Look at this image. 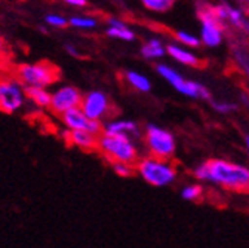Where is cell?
I'll list each match as a JSON object with an SVG mask.
<instances>
[{"mask_svg": "<svg viewBox=\"0 0 249 248\" xmlns=\"http://www.w3.org/2000/svg\"><path fill=\"white\" fill-rule=\"evenodd\" d=\"M197 180L212 183L227 191L249 192V168L226 159H211L195 168Z\"/></svg>", "mask_w": 249, "mask_h": 248, "instance_id": "6da1fadb", "label": "cell"}, {"mask_svg": "<svg viewBox=\"0 0 249 248\" xmlns=\"http://www.w3.org/2000/svg\"><path fill=\"white\" fill-rule=\"evenodd\" d=\"M97 149L113 164L134 165L138 161V149L131 137L103 134L98 137Z\"/></svg>", "mask_w": 249, "mask_h": 248, "instance_id": "7a4b0ae2", "label": "cell"}, {"mask_svg": "<svg viewBox=\"0 0 249 248\" xmlns=\"http://www.w3.org/2000/svg\"><path fill=\"white\" fill-rule=\"evenodd\" d=\"M138 175L154 188H166L177 180L175 167L166 159L158 158H144L137 162Z\"/></svg>", "mask_w": 249, "mask_h": 248, "instance_id": "3957f363", "label": "cell"}, {"mask_svg": "<svg viewBox=\"0 0 249 248\" xmlns=\"http://www.w3.org/2000/svg\"><path fill=\"white\" fill-rule=\"evenodd\" d=\"M17 77L25 88H49L59 77V70L52 63H24L17 69Z\"/></svg>", "mask_w": 249, "mask_h": 248, "instance_id": "277c9868", "label": "cell"}, {"mask_svg": "<svg viewBox=\"0 0 249 248\" xmlns=\"http://www.w3.org/2000/svg\"><path fill=\"white\" fill-rule=\"evenodd\" d=\"M156 70H158V73L162 79H165L175 91H178L179 94H182L184 97L202 98V100L211 98V92L205 85L195 82V80H190V79H185L174 67H171L168 64H158Z\"/></svg>", "mask_w": 249, "mask_h": 248, "instance_id": "5b68a950", "label": "cell"}, {"mask_svg": "<svg viewBox=\"0 0 249 248\" xmlns=\"http://www.w3.org/2000/svg\"><path fill=\"white\" fill-rule=\"evenodd\" d=\"M145 146L153 158L169 161L177 150V141L172 133L150 123L145 128Z\"/></svg>", "mask_w": 249, "mask_h": 248, "instance_id": "8992f818", "label": "cell"}, {"mask_svg": "<svg viewBox=\"0 0 249 248\" xmlns=\"http://www.w3.org/2000/svg\"><path fill=\"white\" fill-rule=\"evenodd\" d=\"M200 42L208 48H218L224 40V24L216 18L213 5L202 3L199 6Z\"/></svg>", "mask_w": 249, "mask_h": 248, "instance_id": "52a82bcc", "label": "cell"}, {"mask_svg": "<svg viewBox=\"0 0 249 248\" xmlns=\"http://www.w3.org/2000/svg\"><path fill=\"white\" fill-rule=\"evenodd\" d=\"M25 86L18 77H0V110L12 114L25 104Z\"/></svg>", "mask_w": 249, "mask_h": 248, "instance_id": "ba28073f", "label": "cell"}, {"mask_svg": "<svg viewBox=\"0 0 249 248\" xmlns=\"http://www.w3.org/2000/svg\"><path fill=\"white\" fill-rule=\"evenodd\" d=\"M83 100L82 92L71 85H62L52 92L51 100V110L56 114H64L69 110L80 107Z\"/></svg>", "mask_w": 249, "mask_h": 248, "instance_id": "9c48e42d", "label": "cell"}, {"mask_svg": "<svg viewBox=\"0 0 249 248\" xmlns=\"http://www.w3.org/2000/svg\"><path fill=\"white\" fill-rule=\"evenodd\" d=\"M82 112L86 114L90 120H98L101 122L106 116L110 114L111 103L106 92L103 91H90L83 97L80 104Z\"/></svg>", "mask_w": 249, "mask_h": 248, "instance_id": "30bf717a", "label": "cell"}, {"mask_svg": "<svg viewBox=\"0 0 249 248\" xmlns=\"http://www.w3.org/2000/svg\"><path fill=\"white\" fill-rule=\"evenodd\" d=\"M61 120L69 131H89L90 134L97 135V137L103 131L101 122L88 119L80 107L69 110L64 114H61Z\"/></svg>", "mask_w": 249, "mask_h": 248, "instance_id": "8fae6325", "label": "cell"}, {"mask_svg": "<svg viewBox=\"0 0 249 248\" xmlns=\"http://www.w3.org/2000/svg\"><path fill=\"white\" fill-rule=\"evenodd\" d=\"M215 12H216V17L220 19L223 24H229L234 28H240L243 30L245 24H246V17H245V12L237 8V6H233L227 2H223V3H218L215 5Z\"/></svg>", "mask_w": 249, "mask_h": 248, "instance_id": "7c38bea8", "label": "cell"}, {"mask_svg": "<svg viewBox=\"0 0 249 248\" xmlns=\"http://www.w3.org/2000/svg\"><path fill=\"white\" fill-rule=\"evenodd\" d=\"M104 134L110 135H124V137H140V127L138 123L129 119H114L107 122L103 127Z\"/></svg>", "mask_w": 249, "mask_h": 248, "instance_id": "4fadbf2b", "label": "cell"}, {"mask_svg": "<svg viewBox=\"0 0 249 248\" xmlns=\"http://www.w3.org/2000/svg\"><path fill=\"white\" fill-rule=\"evenodd\" d=\"M106 35L111 39L122 40V42H132L135 40V32L128 27V24L122 21L120 18L110 17L107 19V27H106Z\"/></svg>", "mask_w": 249, "mask_h": 248, "instance_id": "5bb4252c", "label": "cell"}, {"mask_svg": "<svg viewBox=\"0 0 249 248\" xmlns=\"http://www.w3.org/2000/svg\"><path fill=\"white\" fill-rule=\"evenodd\" d=\"M166 54L175 59L177 63L187 66V67H199L200 66V58L192 51V49H187L184 46H181L179 43H169L166 45Z\"/></svg>", "mask_w": 249, "mask_h": 248, "instance_id": "9a60e30c", "label": "cell"}, {"mask_svg": "<svg viewBox=\"0 0 249 248\" xmlns=\"http://www.w3.org/2000/svg\"><path fill=\"white\" fill-rule=\"evenodd\" d=\"M66 135L69 137V141L82 149V150H93L97 147L98 137L90 134L89 131H69L66 130Z\"/></svg>", "mask_w": 249, "mask_h": 248, "instance_id": "2e32d148", "label": "cell"}, {"mask_svg": "<svg viewBox=\"0 0 249 248\" xmlns=\"http://www.w3.org/2000/svg\"><path fill=\"white\" fill-rule=\"evenodd\" d=\"M140 54L142 55V58H145L148 61L159 59L166 55V45L158 38H151L141 46Z\"/></svg>", "mask_w": 249, "mask_h": 248, "instance_id": "e0dca14e", "label": "cell"}, {"mask_svg": "<svg viewBox=\"0 0 249 248\" xmlns=\"http://www.w3.org/2000/svg\"><path fill=\"white\" fill-rule=\"evenodd\" d=\"M25 95H27V100H30L35 106L40 109L51 107L52 92H49L48 88H25Z\"/></svg>", "mask_w": 249, "mask_h": 248, "instance_id": "ac0fdd59", "label": "cell"}, {"mask_svg": "<svg viewBox=\"0 0 249 248\" xmlns=\"http://www.w3.org/2000/svg\"><path fill=\"white\" fill-rule=\"evenodd\" d=\"M123 76H124V80H126V83L131 88H134L135 91L142 92V94L151 91V80L145 75L138 73L135 70H126Z\"/></svg>", "mask_w": 249, "mask_h": 248, "instance_id": "d6986e66", "label": "cell"}, {"mask_svg": "<svg viewBox=\"0 0 249 248\" xmlns=\"http://www.w3.org/2000/svg\"><path fill=\"white\" fill-rule=\"evenodd\" d=\"M69 25L76 30H82V32H89V30L98 27V18L90 15H73L69 18Z\"/></svg>", "mask_w": 249, "mask_h": 248, "instance_id": "ffe728a7", "label": "cell"}, {"mask_svg": "<svg viewBox=\"0 0 249 248\" xmlns=\"http://www.w3.org/2000/svg\"><path fill=\"white\" fill-rule=\"evenodd\" d=\"M141 5L154 14H165L171 11V8L175 5L177 0H140Z\"/></svg>", "mask_w": 249, "mask_h": 248, "instance_id": "44dd1931", "label": "cell"}, {"mask_svg": "<svg viewBox=\"0 0 249 248\" xmlns=\"http://www.w3.org/2000/svg\"><path fill=\"white\" fill-rule=\"evenodd\" d=\"M175 39L181 46H189V49H195L200 46V38L193 35L192 32H185V30H178L175 33Z\"/></svg>", "mask_w": 249, "mask_h": 248, "instance_id": "7402d4cb", "label": "cell"}, {"mask_svg": "<svg viewBox=\"0 0 249 248\" xmlns=\"http://www.w3.org/2000/svg\"><path fill=\"white\" fill-rule=\"evenodd\" d=\"M233 57L236 61V66L249 79V52L240 46H234L233 48Z\"/></svg>", "mask_w": 249, "mask_h": 248, "instance_id": "603a6c76", "label": "cell"}, {"mask_svg": "<svg viewBox=\"0 0 249 248\" xmlns=\"http://www.w3.org/2000/svg\"><path fill=\"white\" fill-rule=\"evenodd\" d=\"M202 186L200 184H187L181 189L179 195L184 201H197L202 196Z\"/></svg>", "mask_w": 249, "mask_h": 248, "instance_id": "cb8c5ba5", "label": "cell"}, {"mask_svg": "<svg viewBox=\"0 0 249 248\" xmlns=\"http://www.w3.org/2000/svg\"><path fill=\"white\" fill-rule=\"evenodd\" d=\"M45 24L52 28H66L69 25V18L64 17L62 14H48L45 17Z\"/></svg>", "mask_w": 249, "mask_h": 248, "instance_id": "d4e9b609", "label": "cell"}, {"mask_svg": "<svg viewBox=\"0 0 249 248\" xmlns=\"http://www.w3.org/2000/svg\"><path fill=\"white\" fill-rule=\"evenodd\" d=\"M237 107L239 106L236 103H230V101H212V109L220 114L233 113L234 110H237Z\"/></svg>", "mask_w": 249, "mask_h": 248, "instance_id": "484cf974", "label": "cell"}, {"mask_svg": "<svg viewBox=\"0 0 249 248\" xmlns=\"http://www.w3.org/2000/svg\"><path fill=\"white\" fill-rule=\"evenodd\" d=\"M113 170L119 177H123V178L131 177L134 174V168L131 164H119L117 162V164H113Z\"/></svg>", "mask_w": 249, "mask_h": 248, "instance_id": "4316f807", "label": "cell"}, {"mask_svg": "<svg viewBox=\"0 0 249 248\" xmlns=\"http://www.w3.org/2000/svg\"><path fill=\"white\" fill-rule=\"evenodd\" d=\"M66 5H69L70 8H76V9H82L88 5V0H62Z\"/></svg>", "mask_w": 249, "mask_h": 248, "instance_id": "83f0119b", "label": "cell"}, {"mask_svg": "<svg viewBox=\"0 0 249 248\" xmlns=\"http://www.w3.org/2000/svg\"><path fill=\"white\" fill-rule=\"evenodd\" d=\"M66 51H67V54H70L73 57H80V54H79V51L76 49L74 45H66Z\"/></svg>", "mask_w": 249, "mask_h": 248, "instance_id": "f1b7e54d", "label": "cell"}, {"mask_svg": "<svg viewBox=\"0 0 249 248\" xmlns=\"http://www.w3.org/2000/svg\"><path fill=\"white\" fill-rule=\"evenodd\" d=\"M240 103L245 104L246 107H249V95L248 94H242L240 95Z\"/></svg>", "mask_w": 249, "mask_h": 248, "instance_id": "f546056e", "label": "cell"}, {"mask_svg": "<svg viewBox=\"0 0 249 248\" xmlns=\"http://www.w3.org/2000/svg\"><path fill=\"white\" fill-rule=\"evenodd\" d=\"M3 49H5V39H3L2 32H0V52H3Z\"/></svg>", "mask_w": 249, "mask_h": 248, "instance_id": "4dcf8cb0", "label": "cell"}, {"mask_svg": "<svg viewBox=\"0 0 249 248\" xmlns=\"http://www.w3.org/2000/svg\"><path fill=\"white\" fill-rule=\"evenodd\" d=\"M243 30H245V32L249 35V19L246 21V24H245V27H243Z\"/></svg>", "mask_w": 249, "mask_h": 248, "instance_id": "1f68e13d", "label": "cell"}, {"mask_svg": "<svg viewBox=\"0 0 249 248\" xmlns=\"http://www.w3.org/2000/svg\"><path fill=\"white\" fill-rule=\"evenodd\" d=\"M245 143H246V149H248V153H249V135L245 138Z\"/></svg>", "mask_w": 249, "mask_h": 248, "instance_id": "d6a6232c", "label": "cell"}, {"mask_svg": "<svg viewBox=\"0 0 249 248\" xmlns=\"http://www.w3.org/2000/svg\"><path fill=\"white\" fill-rule=\"evenodd\" d=\"M39 30H40L42 33H46V28L45 27H39Z\"/></svg>", "mask_w": 249, "mask_h": 248, "instance_id": "836d02e7", "label": "cell"}]
</instances>
